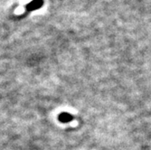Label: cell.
Instances as JSON below:
<instances>
[{
	"label": "cell",
	"mask_w": 151,
	"mask_h": 150,
	"mask_svg": "<svg viewBox=\"0 0 151 150\" xmlns=\"http://www.w3.org/2000/svg\"><path fill=\"white\" fill-rule=\"evenodd\" d=\"M44 5V0H33L28 5H26V9L28 11H35L42 7Z\"/></svg>",
	"instance_id": "6da1fadb"
},
{
	"label": "cell",
	"mask_w": 151,
	"mask_h": 150,
	"mask_svg": "<svg viewBox=\"0 0 151 150\" xmlns=\"http://www.w3.org/2000/svg\"><path fill=\"white\" fill-rule=\"evenodd\" d=\"M73 118H74V117L73 115H71L70 113H67V112H62L58 116V120L61 122V123H68V122H71L72 120H73Z\"/></svg>",
	"instance_id": "7a4b0ae2"
}]
</instances>
